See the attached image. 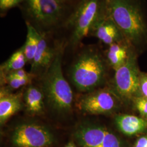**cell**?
Segmentation results:
<instances>
[{"instance_id": "1", "label": "cell", "mask_w": 147, "mask_h": 147, "mask_svg": "<svg viewBox=\"0 0 147 147\" xmlns=\"http://www.w3.org/2000/svg\"><path fill=\"white\" fill-rule=\"evenodd\" d=\"M78 2L63 0H23L19 8L25 23L40 34L52 37L64 31Z\"/></svg>"}, {"instance_id": "2", "label": "cell", "mask_w": 147, "mask_h": 147, "mask_svg": "<svg viewBox=\"0 0 147 147\" xmlns=\"http://www.w3.org/2000/svg\"><path fill=\"white\" fill-rule=\"evenodd\" d=\"M109 16L133 47L147 44V15L142 0H107Z\"/></svg>"}, {"instance_id": "3", "label": "cell", "mask_w": 147, "mask_h": 147, "mask_svg": "<svg viewBox=\"0 0 147 147\" xmlns=\"http://www.w3.org/2000/svg\"><path fill=\"white\" fill-rule=\"evenodd\" d=\"M109 16L107 0H80L64 30L69 44L76 47L85 37L91 36L95 27Z\"/></svg>"}, {"instance_id": "4", "label": "cell", "mask_w": 147, "mask_h": 147, "mask_svg": "<svg viewBox=\"0 0 147 147\" xmlns=\"http://www.w3.org/2000/svg\"><path fill=\"white\" fill-rule=\"evenodd\" d=\"M65 47V40L57 42L55 56L44 74L42 81V90L45 99L53 110L61 113L68 112L73 102V91L62 71Z\"/></svg>"}, {"instance_id": "5", "label": "cell", "mask_w": 147, "mask_h": 147, "mask_svg": "<svg viewBox=\"0 0 147 147\" xmlns=\"http://www.w3.org/2000/svg\"><path fill=\"white\" fill-rule=\"evenodd\" d=\"M108 62L94 47H84L76 56L70 69L74 84L81 91L99 86L105 78Z\"/></svg>"}, {"instance_id": "6", "label": "cell", "mask_w": 147, "mask_h": 147, "mask_svg": "<svg viewBox=\"0 0 147 147\" xmlns=\"http://www.w3.org/2000/svg\"><path fill=\"white\" fill-rule=\"evenodd\" d=\"M137 54L131 47L125 63L115 71V84L118 95L124 100H134L141 96V72L138 65Z\"/></svg>"}, {"instance_id": "7", "label": "cell", "mask_w": 147, "mask_h": 147, "mask_svg": "<svg viewBox=\"0 0 147 147\" xmlns=\"http://www.w3.org/2000/svg\"><path fill=\"white\" fill-rule=\"evenodd\" d=\"M74 135L80 147H127L116 134L105 126L93 123L80 124Z\"/></svg>"}, {"instance_id": "8", "label": "cell", "mask_w": 147, "mask_h": 147, "mask_svg": "<svg viewBox=\"0 0 147 147\" xmlns=\"http://www.w3.org/2000/svg\"><path fill=\"white\" fill-rule=\"evenodd\" d=\"M11 141L15 147H48L53 144V136L45 126L28 122L16 126Z\"/></svg>"}, {"instance_id": "9", "label": "cell", "mask_w": 147, "mask_h": 147, "mask_svg": "<svg viewBox=\"0 0 147 147\" xmlns=\"http://www.w3.org/2000/svg\"><path fill=\"white\" fill-rule=\"evenodd\" d=\"M118 98L109 90H99L85 95L79 101V109L92 115L110 113L118 106Z\"/></svg>"}, {"instance_id": "10", "label": "cell", "mask_w": 147, "mask_h": 147, "mask_svg": "<svg viewBox=\"0 0 147 147\" xmlns=\"http://www.w3.org/2000/svg\"><path fill=\"white\" fill-rule=\"evenodd\" d=\"M49 36L40 34L39 45L33 61L32 62L31 73L32 75L44 73L50 67L55 56L57 49V43L54 47L50 46L49 40Z\"/></svg>"}, {"instance_id": "11", "label": "cell", "mask_w": 147, "mask_h": 147, "mask_svg": "<svg viewBox=\"0 0 147 147\" xmlns=\"http://www.w3.org/2000/svg\"><path fill=\"white\" fill-rule=\"evenodd\" d=\"M91 36L96 37L101 42L109 46L126 41L120 29L110 16L95 27Z\"/></svg>"}, {"instance_id": "12", "label": "cell", "mask_w": 147, "mask_h": 147, "mask_svg": "<svg viewBox=\"0 0 147 147\" xmlns=\"http://www.w3.org/2000/svg\"><path fill=\"white\" fill-rule=\"evenodd\" d=\"M115 123L121 132L127 136L142 133L147 129V121L136 116L121 115L115 118Z\"/></svg>"}, {"instance_id": "13", "label": "cell", "mask_w": 147, "mask_h": 147, "mask_svg": "<svg viewBox=\"0 0 147 147\" xmlns=\"http://www.w3.org/2000/svg\"><path fill=\"white\" fill-rule=\"evenodd\" d=\"M22 107V94H8L1 92L0 97V123H5L11 116L20 110Z\"/></svg>"}, {"instance_id": "14", "label": "cell", "mask_w": 147, "mask_h": 147, "mask_svg": "<svg viewBox=\"0 0 147 147\" xmlns=\"http://www.w3.org/2000/svg\"><path fill=\"white\" fill-rule=\"evenodd\" d=\"M131 47L126 41L117 42L109 46L106 57L109 65L115 71L127 61Z\"/></svg>"}, {"instance_id": "15", "label": "cell", "mask_w": 147, "mask_h": 147, "mask_svg": "<svg viewBox=\"0 0 147 147\" xmlns=\"http://www.w3.org/2000/svg\"><path fill=\"white\" fill-rule=\"evenodd\" d=\"M44 98L42 90L34 86L29 87L24 94V99L27 111L32 115L41 114L44 111Z\"/></svg>"}, {"instance_id": "16", "label": "cell", "mask_w": 147, "mask_h": 147, "mask_svg": "<svg viewBox=\"0 0 147 147\" xmlns=\"http://www.w3.org/2000/svg\"><path fill=\"white\" fill-rule=\"evenodd\" d=\"M27 27L26 42L22 46L27 61L32 63L37 52L40 34L28 23H25Z\"/></svg>"}, {"instance_id": "17", "label": "cell", "mask_w": 147, "mask_h": 147, "mask_svg": "<svg viewBox=\"0 0 147 147\" xmlns=\"http://www.w3.org/2000/svg\"><path fill=\"white\" fill-rule=\"evenodd\" d=\"M27 62L26 58L24 53L23 47L19 49L11 55L5 62L1 65V73L3 75H7L12 71L23 69Z\"/></svg>"}, {"instance_id": "18", "label": "cell", "mask_w": 147, "mask_h": 147, "mask_svg": "<svg viewBox=\"0 0 147 147\" xmlns=\"http://www.w3.org/2000/svg\"><path fill=\"white\" fill-rule=\"evenodd\" d=\"M5 78L11 89H16L20 88L22 86H25L31 82L32 78L22 79L11 76L9 74L5 75Z\"/></svg>"}, {"instance_id": "19", "label": "cell", "mask_w": 147, "mask_h": 147, "mask_svg": "<svg viewBox=\"0 0 147 147\" xmlns=\"http://www.w3.org/2000/svg\"><path fill=\"white\" fill-rule=\"evenodd\" d=\"M23 0H0V12L1 16L14 7H19Z\"/></svg>"}, {"instance_id": "20", "label": "cell", "mask_w": 147, "mask_h": 147, "mask_svg": "<svg viewBox=\"0 0 147 147\" xmlns=\"http://www.w3.org/2000/svg\"><path fill=\"white\" fill-rule=\"evenodd\" d=\"M134 100L137 110L141 115L147 118V98L141 96L135 98Z\"/></svg>"}, {"instance_id": "21", "label": "cell", "mask_w": 147, "mask_h": 147, "mask_svg": "<svg viewBox=\"0 0 147 147\" xmlns=\"http://www.w3.org/2000/svg\"><path fill=\"white\" fill-rule=\"evenodd\" d=\"M141 94L143 96L147 98V74L141 73L140 81Z\"/></svg>"}, {"instance_id": "22", "label": "cell", "mask_w": 147, "mask_h": 147, "mask_svg": "<svg viewBox=\"0 0 147 147\" xmlns=\"http://www.w3.org/2000/svg\"><path fill=\"white\" fill-rule=\"evenodd\" d=\"M7 74H9V75H11V76L17 77V78H22V79L32 78V75H33L31 73H28L27 72H26L23 69H19V70H16V71H12V72H11V73Z\"/></svg>"}, {"instance_id": "23", "label": "cell", "mask_w": 147, "mask_h": 147, "mask_svg": "<svg viewBox=\"0 0 147 147\" xmlns=\"http://www.w3.org/2000/svg\"><path fill=\"white\" fill-rule=\"evenodd\" d=\"M135 147H147V135L137 139L135 143Z\"/></svg>"}, {"instance_id": "24", "label": "cell", "mask_w": 147, "mask_h": 147, "mask_svg": "<svg viewBox=\"0 0 147 147\" xmlns=\"http://www.w3.org/2000/svg\"><path fill=\"white\" fill-rule=\"evenodd\" d=\"M64 147H76L75 146V143L73 142H70L68 143L66 146H65Z\"/></svg>"}, {"instance_id": "25", "label": "cell", "mask_w": 147, "mask_h": 147, "mask_svg": "<svg viewBox=\"0 0 147 147\" xmlns=\"http://www.w3.org/2000/svg\"><path fill=\"white\" fill-rule=\"evenodd\" d=\"M63 1H70V2H78L80 0H63Z\"/></svg>"}]
</instances>
